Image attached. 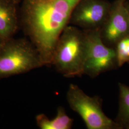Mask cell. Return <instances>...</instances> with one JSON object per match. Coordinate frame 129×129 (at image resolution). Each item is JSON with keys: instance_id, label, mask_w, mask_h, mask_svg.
Returning <instances> with one entry per match:
<instances>
[{"instance_id": "obj_4", "label": "cell", "mask_w": 129, "mask_h": 129, "mask_svg": "<svg viewBox=\"0 0 129 129\" xmlns=\"http://www.w3.org/2000/svg\"><path fill=\"white\" fill-rule=\"evenodd\" d=\"M66 98L70 108L80 116L87 129H122L104 113L100 97L88 95L78 85L71 83Z\"/></svg>"}, {"instance_id": "obj_8", "label": "cell", "mask_w": 129, "mask_h": 129, "mask_svg": "<svg viewBox=\"0 0 129 129\" xmlns=\"http://www.w3.org/2000/svg\"><path fill=\"white\" fill-rule=\"evenodd\" d=\"M18 4L14 0H0V37L4 42L13 38L20 25Z\"/></svg>"}, {"instance_id": "obj_6", "label": "cell", "mask_w": 129, "mask_h": 129, "mask_svg": "<svg viewBox=\"0 0 129 129\" xmlns=\"http://www.w3.org/2000/svg\"><path fill=\"white\" fill-rule=\"evenodd\" d=\"M111 5L107 0H80L71 14L69 25L83 30H101L108 17Z\"/></svg>"}, {"instance_id": "obj_10", "label": "cell", "mask_w": 129, "mask_h": 129, "mask_svg": "<svg viewBox=\"0 0 129 129\" xmlns=\"http://www.w3.org/2000/svg\"><path fill=\"white\" fill-rule=\"evenodd\" d=\"M119 110L116 122L121 129H129V86L119 83Z\"/></svg>"}, {"instance_id": "obj_13", "label": "cell", "mask_w": 129, "mask_h": 129, "mask_svg": "<svg viewBox=\"0 0 129 129\" xmlns=\"http://www.w3.org/2000/svg\"><path fill=\"white\" fill-rule=\"evenodd\" d=\"M5 42L2 39V38L0 37V50H1V49L2 48V46H3V45H4V44Z\"/></svg>"}, {"instance_id": "obj_7", "label": "cell", "mask_w": 129, "mask_h": 129, "mask_svg": "<svg viewBox=\"0 0 129 129\" xmlns=\"http://www.w3.org/2000/svg\"><path fill=\"white\" fill-rule=\"evenodd\" d=\"M115 0L106 22L100 30L101 36L107 46L114 47L117 43L129 35V15L125 2Z\"/></svg>"}, {"instance_id": "obj_14", "label": "cell", "mask_w": 129, "mask_h": 129, "mask_svg": "<svg viewBox=\"0 0 129 129\" xmlns=\"http://www.w3.org/2000/svg\"><path fill=\"white\" fill-rule=\"evenodd\" d=\"M14 1H15L16 3H17L18 4L20 3L21 2V0H14Z\"/></svg>"}, {"instance_id": "obj_11", "label": "cell", "mask_w": 129, "mask_h": 129, "mask_svg": "<svg viewBox=\"0 0 129 129\" xmlns=\"http://www.w3.org/2000/svg\"><path fill=\"white\" fill-rule=\"evenodd\" d=\"M114 48L119 68L129 63V35L118 42Z\"/></svg>"}, {"instance_id": "obj_1", "label": "cell", "mask_w": 129, "mask_h": 129, "mask_svg": "<svg viewBox=\"0 0 129 129\" xmlns=\"http://www.w3.org/2000/svg\"><path fill=\"white\" fill-rule=\"evenodd\" d=\"M80 0H21L19 23L45 59L52 58L62 33Z\"/></svg>"}, {"instance_id": "obj_9", "label": "cell", "mask_w": 129, "mask_h": 129, "mask_svg": "<svg viewBox=\"0 0 129 129\" xmlns=\"http://www.w3.org/2000/svg\"><path fill=\"white\" fill-rule=\"evenodd\" d=\"M36 120L37 126L41 129H70L74 121L62 106L57 108L56 115L54 118L50 119L45 114L41 113L37 115Z\"/></svg>"}, {"instance_id": "obj_15", "label": "cell", "mask_w": 129, "mask_h": 129, "mask_svg": "<svg viewBox=\"0 0 129 129\" xmlns=\"http://www.w3.org/2000/svg\"></svg>"}, {"instance_id": "obj_5", "label": "cell", "mask_w": 129, "mask_h": 129, "mask_svg": "<svg viewBox=\"0 0 129 129\" xmlns=\"http://www.w3.org/2000/svg\"><path fill=\"white\" fill-rule=\"evenodd\" d=\"M84 31L86 44L84 75L96 78L102 73L118 68L115 48L104 43L100 30Z\"/></svg>"}, {"instance_id": "obj_3", "label": "cell", "mask_w": 129, "mask_h": 129, "mask_svg": "<svg viewBox=\"0 0 129 129\" xmlns=\"http://www.w3.org/2000/svg\"><path fill=\"white\" fill-rule=\"evenodd\" d=\"M43 66L39 53L29 39L12 38L0 50V79Z\"/></svg>"}, {"instance_id": "obj_12", "label": "cell", "mask_w": 129, "mask_h": 129, "mask_svg": "<svg viewBox=\"0 0 129 129\" xmlns=\"http://www.w3.org/2000/svg\"><path fill=\"white\" fill-rule=\"evenodd\" d=\"M125 7H126V9H127L129 15V2H127V1H126L125 2Z\"/></svg>"}, {"instance_id": "obj_2", "label": "cell", "mask_w": 129, "mask_h": 129, "mask_svg": "<svg viewBox=\"0 0 129 129\" xmlns=\"http://www.w3.org/2000/svg\"><path fill=\"white\" fill-rule=\"evenodd\" d=\"M84 30L69 25L62 33L55 46L51 65L67 78L84 75L86 54Z\"/></svg>"}]
</instances>
